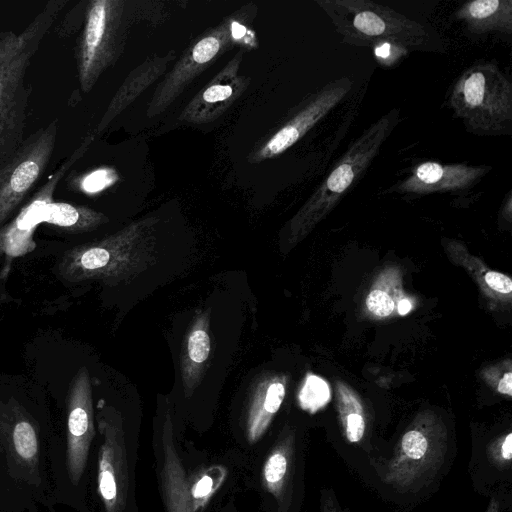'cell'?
I'll return each instance as SVG.
<instances>
[{"instance_id":"obj_1","label":"cell","mask_w":512,"mask_h":512,"mask_svg":"<svg viewBox=\"0 0 512 512\" xmlns=\"http://www.w3.org/2000/svg\"><path fill=\"white\" fill-rule=\"evenodd\" d=\"M66 4L49 1L19 33H0V170L24 143L27 106L32 88L26 75L44 36Z\"/></svg>"},{"instance_id":"obj_8","label":"cell","mask_w":512,"mask_h":512,"mask_svg":"<svg viewBox=\"0 0 512 512\" xmlns=\"http://www.w3.org/2000/svg\"><path fill=\"white\" fill-rule=\"evenodd\" d=\"M121 2L90 1L84 28L76 43V62L80 87L89 92L116 53Z\"/></svg>"},{"instance_id":"obj_11","label":"cell","mask_w":512,"mask_h":512,"mask_svg":"<svg viewBox=\"0 0 512 512\" xmlns=\"http://www.w3.org/2000/svg\"><path fill=\"white\" fill-rule=\"evenodd\" d=\"M94 436L90 376L87 368L81 367L71 382L67 403L66 467L75 485L85 471Z\"/></svg>"},{"instance_id":"obj_12","label":"cell","mask_w":512,"mask_h":512,"mask_svg":"<svg viewBox=\"0 0 512 512\" xmlns=\"http://www.w3.org/2000/svg\"><path fill=\"white\" fill-rule=\"evenodd\" d=\"M90 140V138H86L82 145L50 175L17 215L6 225L0 227V255L6 254L15 257L32 250L34 247L33 235L36 227L42 223L46 205L53 201L57 185L69 168L83 155Z\"/></svg>"},{"instance_id":"obj_33","label":"cell","mask_w":512,"mask_h":512,"mask_svg":"<svg viewBox=\"0 0 512 512\" xmlns=\"http://www.w3.org/2000/svg\"><path fill=\"white\" fill-rule=\"evenodd\" d=\"M412 309V304L408 299H402L398 303V312L400 315H405Z\"/></svg>"},{"instance_id":"obj_2","label":"cell","mask_w":512,"mask_h":512,"mask_svg":"<svg viewBox=\"0 0 512 512\" xmlns=\"http://www.w3.org/2000/svg\"><path fill=\"white\" fill-rule=\"evenodd\" d=\"M155 222H134L105 238L72 248L58 264L59 274L73 283L98 280L108 284L137 276L157 260L152 235Z\"/></svg>"},{"instance_id":"obj_9","label":"cell","mask_w":512,"mask_h":512,"mask_svg":"<svg viewBox=\"0 0 512 512\" xmlns=\"http://www.w3.org/2000/svg\"><path fill=\"white\" fill-rule=\"evenodd\" d=\"M103 442L98 457V492L105 512H124L129 489L127 451L121 415L109 409L99 416Z\"/></svg>"},{"instance_id":"obj_27","label":"cell","mask_w":512,"mask_h":512,"mask_svg":"<svg viewBox=\"0 0 512 512\" xmlns=\"http://www.w3.org/2000/svg\"><path fill=\"white\" fill-rule=\"evenodd\" d=\"M234 89L226 83L214 82L201 93V101L206 105L228 101L233 97Z\"/></svg>"},{"instance_id":"obj_6","label":"cell","mask_w":512,"mask_h":512,"mask_svg":"<svg viewBox=\"0 0 512 512\" xmlns=\"http://www.w3.org/2000/svg\"><path fill=\"white\" fill-rule=\"evenodd\" d=\"M446 451L447 432L443 423L432 414H421L396 444L383 481L400 491L416 490L434 477Z\"/></svg>"},{"instance_id":"obj_29","label":"cell","mask_w":512,"mask_h":512,"mask_svg":"<svg viewBox=\"0 0 512 512\" xmlns=\"http://www.w3.org/2000/svg\"><path fill=\"white\" fill-rule=\"evenodd\" d=\"M485 284L494 292L509 295L512 291L511 279L500 272L488 270L484 274Z\"/></svg>"},{"instance_id":"obj_34","label":"cell","mask_w":512,"mask_h":512,"mask_svg":"<svg viewBox=\"0 0 512 512\" xmlns=\"http://www.w3.org/2000/svg\"><path fill=\"white\" fill-rule=\"evenodd\" d=\"M487 512H499V504L495 499L490 500Z\"/></svg>"},{"instance_id":"obj_30","label":"cell","mask_w":512,"mask_h":512,"mask_svg":"<svg viewBox=\"0 0 512 512\" xmlns=\"http://www.w3.org/2000/svg\"><path fill=\"white\" fill-rule=\"evenodd\" d=\"M320 512H347L341 508L337 498L330 490H324L321 496Z\"/></svg>"},{"instance_id":"obj_20","label":"cell","mask_w":512,"mask_h":512,"mask_svg":"<svg viewBox=\"0 0 512 512\" xmlns=\"http://www.w3.org/2000/svg\"><path fill=\"white\" fill-rule=\"evenodd\" d=\"M107 221L104 214L89 207L54 201L46 205L42 216V223L73 233L94 230Z\"/></svg>"},{"instance_id":"obj_5","label":"cell","mask_w":512,"mask_h":512,"mask_svg":"<svg viewBox=\"0 0 512 512\" xmlns=\"http://www.w3.org/2000/svg\"><path fill=\"white\" fill-rule=\"evenodd\" d=\"M345 43L375 46L391 42L406 49H425L429 31L388 6L370 0H316Z\"/></svg>"},{"instance_id":"obj_28","label":"cell","mask_w":512,"mask_h":512,"mask_svg":"<svg viewBox=\"0 0 512 512\" xmlns=\"http://www.w3.org/2000/svg\"><path fill=\"white\" fill-rule=\"evenodd\" d=\"M373 47L376 58L386 64H391L395 59H398L402 53L404 55L407 54L406 48L391 42H381Z\"/></svg>"},{"instance_id":"obj_19","label":"cell","mask_w":512,"mask_h":512,"mask_svg":"<svg viewBox=\"0 0 512 512\" xmlns=\"http://www.w3.org/2000/svg\"><path fill=\"white\" fill-rule=\"evenodd\" d=\"M227 33L226 30L220 29V32L206 35L193 46L189 57H185L167 79L163 91L159 95L157 105L161 104L164 97L170 99L172 90L178 89L182 82L189 79V75H193L197 67H203L216 57L223 46V40L227 39Z\"/></svg>"},{"instance_id":"obj_17","label":"cell","mask_w":512,"mask_h":512,"mask_svg":"<svg viewBox=\"0 0 512 512\" xmlns=\"http://www.w3.org/2000/svg\"><path fill=\"white\" fill-rule=\"evenodd\" d=\"M454 18L462 21L469 32L512 33V0H472L461 5Z\"/></svg>"},{"instance_id":"obj_4","label":"cell","mask_w":512,"mask_h":512,"mask_svg":"<svg viewBox=\"0 0 512 512\" xmlns=\"http://www.w3.org/2000/svg\"><path fill=\"white\" fill-rule=\"evenodd\" d=\"M449 105L474 134L511 133L512 85L494 63H479L463 71L451 88Z\"/></svg>"},{"instance_id":"obj_3","label":"cell","mask_w":512,"mask_h":512,"mask_svg":"<svg viewBox=\"0 0 512 512\" xmlns=\"http://www.w3.org/2000/svg\"><path fill=\"white\" fill-rule=\"evenodd\" d=\"M399 122L400 111L392 109L351 143L328 176L291 220L289 236L292 241L312 229L360 181Z\"/></svg>"},{"instance_id":"obj_23","label":"cell","mask_w":512,"mask_h":512,"mask_svg":"<svg viewBox=\"0 0 512 512\" xmlns=\"http://www.w3.org/2000/svg\"><path fill=\"white\" fill-rule=\"evenodd\" d=\"M330 400V388L322 378L308 374L299 392V403L304 410L315 413Z\"/></svg>"},{"instance_id":"obj_13","label":"cell","mask_w":512,"mask_h":512,"mask_svg":"<svg viewBox=\"0 0 512 512\" xmlns=\"http://www.w3.org/2000/svg\"><path fill=\"white\" fill-rule=\"evenodd\" d=\"M490 170L491 167L485 165L425 161L413 167L410 174L393 186V189L411 194L462 192L472 188Z\"/></svg>"},{"instance_id":"obj_31","label":"cell","mask_w":512,"mask_h":512,"mask_svg":"<svg viewBox=\"0 0 512 512\" xmlns=\"http://www.w3.org/2000/svg\"><path fill=\"white\" fill-rule=\"evenodd\" d=\"M497 391L501 394L512 395V373H505L497 384Z\"/></svg>"},{"instance_id":"obj_24","label":"cell","mask_w":512,"mask_h":512,"mask_svg":"<svg viewBox=\"0 0 512 512\" xmlns=\"http://www.w3.org/2000/svg\"><path fill=\"white\" fill-rule=\"evenodd\" d=\"M488 456L495 465L501 468L509 466L512 457V433L508 432L490 444Z\"/></svg>"},{"instance_id":"obj_16","label":"cell","mask_w":512,"mask_h":512,"mask_svg":"<svg viewBox=\"0 0 512 512\" xmlns=\"http://www.w3.org/2000/svg\"><path fill=\"white\" fill-rule=\"evenodd\" d=\"M210 316L202 311L194 318L183 343L180 371L186 396L191 395L201 382L211 351Z\"/></svg>"},{"instance_id":"obj_10","label":"cell","mask_w":512,"mask_h":512,"mask_svg":"<svg viewBox=\"0 0 512 512\" xmlns=\"http://www.w3.org/2000/svg\"><path fill=\"white\" fill-rule=\"evenodd\" d=\"M352 85L350 78L341 77L312 93L300 109L254 153L251 161L275 157L294 145L347 96Z\"/></svg>"},{"instance_id":"obj_22","label":"cell","mask_w":512,"mask_h":512,"mask_svg":"<svg viewBox=\"0 0 512 512\" xmlns=\"http://www.w3.org/2000/svg\"><path fill=\"white\" fill-rule=\"evenodd\" d=\"M12 453L17 463L26 465L30 472H40L39 439L34 425L26 419L18 420L12 427ZM29 472V471H28Z\"/></svg>"},{"instance_id":"obj_32","label":"cell","mask_w":512,"mask_h":512,"mask_svg":"<svg viewBox=\"0 0 512 512\" xmlns=\"http://www.w3.org/2000/svg\"><path fill=\"white\" fill-rule=\"evenodd\" d=\"M230 31H231L230 33L232 34L233 38L240 39L244 36L246 28L236 22L231 25Z\"/></svg>"},{"instance_id":"obj_7","label":"cell","mask_w":512,"mask_h":512,"mask_svg":"<svg viewBox=\"0 0 512 512\" xmlns=\"http://www.w3.org/2000/svg\"><path fill=\"white\" fill-rule=\"evenodd\" d=\"M58 120L28 136L13 159L0 170V226L41 179L56 146Z\"/></svg>"},{"instance_id":"obj_25","label":"cell","mask_w":512,"mask_h":512,"mask_svg":"<svg viewBox=\"0 0 512 512\" xmlns=\"http://www.w3.org/2000/svg\"><path fill=\"white\" fill-rule=\"evenodd\" d=\"M366 306L373 315L378 317L389 316L395 308L392 297L381 289L370 291L366 299Z\"/></svg>"},{"instance_id":"obj_26","label":"cell","mask_w":512,"mask_h":512,"mask_svg":"<svg viewBox=\"0 0 512 512\" xmlns=\"http://www.w3.org/2000/svg\"><path fill=\"white\" fill-rule=\"evenodd\" d=\"M115 180L116 175L113 170L98 169L83 178L81 188L86 193H96L111 185Z\"/></svg>"},{"instance_id":"obj_21","label":"cell","mask_w":512,"mask_h":512,"mask_svg":"<svg viewBox=\"0 0 512 512\" xmlns=\"http://www.w3.org/2000/svg\"><path fill=\"white\" fill-rule=\"evenodd\" d=\"M338 413L343 437L349 443H359L366 431L363 406L346 386L338 388Z\"/></svg>"},{"instance_id":"obj_15","label":"cell","mask_w":512,"mask_h":512,"mask_svg":"<svg viewBox=\"0 0 512 512\" xmlns=\"http://www.w3.org/2000/svg\"><path fill=\"white\" fill-rule=\"evenodd\" d=\"M286 393L282 375H267L254 386L246 411V435L250 444L257 442L278 412Z\"/></svg>"},{"instance_id":"obj_14","label":"cell","mask_w":512,"mask_h":512,"mask_svg":"<svg viewBox=\"0 0 512 512\" xmlns=\"http://www.w3.org/2000/svg\"><path fill=\"white\" fill-rule=\"evenodd\" d=\"M161 452L159 481L166 512H194L191 489L175 446L169 414L163 426Z\"/></svg>"},{"instance_id":"obj_18","label":"cell","mask_w":512,"mask_h":512,"mask_svg":"<svg viewBox=\"0 0 512 512\" xmlns=\"http://www.w3.org/2000/svg\"><path fill=\"white\" fill-rule=\"evenodd\" d=\"M293 454L294 434L286 432L270 452L263 467L264 486L280 506L285 505L290 488Z\"/></svg>"}]
</instances>
